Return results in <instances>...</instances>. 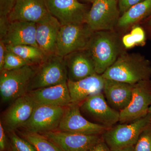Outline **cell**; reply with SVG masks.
<instances>
[{
  "instance_id": "obj_1",
  "label": "cell",
  "mask_w": 151,
  "mask_h": 151,
  "mask_svg": "<svg viewBox=\"0 0 151 151\" xmlns=\"http://www.w3.org/2000/svg\"><path fill=\"white\" fill-rule=\"evenodd\" d=\"M102 76L106 79L134 85L150 79L151 63L140 55H122Z\"/></svg>"
},
{
  "instance_id": "obj_2",
  "label": "cell",
  "mask_w": 151,
  "mask_h": 151,
  "mask_svg": "<svg viewBox=\"0 0 151 151\" xmlns=\"http://www.w3.org/2000/svg\"><path fill=\"white\" fill-rule=\"evenodd\" d=\"M116 37L106 31L94 32L85 50L97 74L102 75L116 61L119 54Z\"/></svg>"
},
{
  "instance_id": "obj_3",
  "label": "cell",
  "mask_w": 151,
  "mask_h": 151,
  "mask_svg": "<svg viewBox=\"0 0 151 151\" xmlns=\"http://www.w3.org/2000/svg\"><path fill=\"white\" fill-rule=\"evenodd\" d=\"M37 66L26 65L18 69L1 71L0 94L3 103L13 102L27 94Z\"/></svg>"
},
{
  "instance_id": "obj_4",
  "label": "cell",
  "mask_w": 151,
  "mask_h": 151,
  "mask_svg": "<svg viewBox=\"0 0 151 151\" xmlns=\"http://www.w3.org/2000/svg\"><path fill=\"white\" fill-rule=\"evenodd\" d=\"M151 123V115L131 122L108 129L102 134L103 141L111 151H117L134 146L146 127Z\"/></svg>"
},
{
  "instance_id": "obj_5",
  "label": "cell",
  "mask_w": 151,
  "mask_h": 151,
  "mask_svg": "<svg viewBox=\"0 0 151 151\" xmlns=\"http://www.w3.org/2000/svg\"><path fill=\"white\" fill-rule=\"evenodd\" d=\"M68 80L67 68L64 57L56 54L50 55L37 67L30 83L28 92L67 83Z\"/></svg>"
},
{
  "instance_id": "obj_6",
  "label": "cell",
  "mask_w": 151,
  "mask_h": 151,
  "mask_svg": "<svg viewBox=\"0 0 151 151\" xmlns=\"http://www.w3.org/2000/svg\"><path fill=\"white\" fill-rule=\"evenodd\" d=\"M93 32L86 23L61 25L55 54L64 57L72 52L85 50Z\"/></svg>"
},
{
  "instance_id": "obj_7",
  "label": "cell",
  "mask_w": 151,
  "mask_h": 151,
  "mask_svg": "<svg viewBox=\"0 0 151 151\" xmlns=\"http://www.w3.org/2000/svg\"><path fill=\"white\" fill-rule=\"evenodd\" d=\"M65 107L36 105L32 114L22 128L25 132L43 134L58 130Z\"/></svg>"
},
{
  "instance_id": "obj_8",
  "label": "cell",
  "mask_w": 151,
  "mask_h": 151,
  "mask_svg": "<svg viewBox=\"0 0 151 151\" xmlns=\"http://www.w3.org/2000/svg\"><path fill=\"white\" fill-rule=\"evenodd\" d=\"M120 13L117 0H95L86 23L94 32L111 30L118 24Z\"/></svg>"
},
{
  "instance_id": "obj_9",
  "label": "cell",
  "mask_w": 151,
  "mask_h": 151,
  "mask_svg": "<svg viewBox=\"0 0 151 151\" xmlns=\"http://www.w3.org/2000/svg\"><path fill=\"white\" fill-rule=\"evenodd\" d=\"M151 106V80H144L134 85L132 100L120 112L119 122L127 124L145 117Z\"/></svg>"
},
{
  "instance_id": "obj_10",
  "label": "cell",
  "mask_w": 151,
  "mask_h": 151,
  "mask_svg": "<svg viewBox=\"0 0 151 151\" xmlns=\"http://www.w3.org/2000/svg\"><path fill=\"white\" fill-rule=\"evenodd\" d=\"M81 111L95 122L109 129L119 122L120 112L106 101L103 92L89 96L80 104Z\"/></svg>"
},
{
  "instance_id": "obj_11",
  "label": "cell",
  "mask_w": 151,
  "mask_h": 151,
  "mask_svg": "<svg viewBox=\"0 0 151 151\" xmlns=\"http://www.w3.org/2000/svg\"><path fill=\"white\" fill-rule=\"evenodd\" d=\"M47 9L61 25L86 23L89 9L79 0H45Z\"/></svg>"
},
{
  "instance_id": "obj_12",
  "label": "cell",
  "mask_w": 151,
  "mask_h": 151,
  "mask_svg": "<svg viewBox=\"0 0 151 151\" xmlns=\"http://www.w3.org/2000/svg\"><path fill=\"white\" fill-rule=\"evenodd\" d=\"M107 129L84 118L81 114L80 105L73 103L65 107L58 129L61 132L86 135H102Z\"/></svg>"
},
{
  "instance_id": "obj_13",
  "label": "cell",
  "mask_w": 151,
  "mask_h": 151,
  "mask_svg": "<svg viewBox=\"0 0 151 151\" xmlns=\"http://www.w3.org/2000/svg\"><path fill=\"white\" fill-rule=\"evenodd\" d=\"M61 151H89L103 139L102 135H86L55 130L41 134Z\"/></svg>"
},
{
  "instance_id": "obj_14",
  "label": "cell",
  "mask_w": 151,
  "mask_h": 151,
  "mask_svg": "<svg viewBox=\"0 0 151 151\" xmlns=\"http://www.w3.org/2000/svg\"><path fill=\"white\" fill-rule=\"evenodd\" d=\"M50 14L45 0H16L7 17L9 22H39Z\"/></svg>"
},
{
  "instance_id": "obj_15",
  "label": "cell",
  "mask_w": 151,
  "mask_h": 151,
  "mask_svg": "<svg viewBox=\"0 0 151 151\" xmlns=\"http://www.w3.org/2000/svg\"><path fill=\"white\" fill-rule=\"evenodd\" d=\"M36 106L27 94L17 98L8 108L3 117V125L11 132L21 128L29 119Z\"/></svg>"
},
{
  "instance_id": "obj_16",
  "label": "cell",
  "mask_w": 151,
  "mask_h": 151,
  "mask_svg": "<svg viewBox=\"0 0 151 151\" xmlns=\"http://www.w3.org/2000/svg\"><path fill=\"white\" fill-rule=\"evenodd\" d=\"M36 25V39L39 47L47 56L55 54L60 23L50 14Z\"/></svg>"
},
{
  "instance_id": "obj_17",
  "label": "cell",
  "mask_w": 151,
  "mask_h": 151,
  "mask_svg": "<svg viewBox=\"0 0 151 151\" xmlns=\"http://www.w3.org/2000/svg\"><path fill=\"white\" fill-rule=\"evenodd\" d=\"M27 94L36 105L66 107L72 104L67 83L35 89Z\"/></svg>"
},
{
  "instance_id": "obj_18",
  "label": "cell",
  "mask_w": 151,
  "mask_h": 151,
  "mask_svg": "<svg viewBox=\"0 0 151 151\" xmlns=\"http://www.w3.org/2000/svg\"><path fill=\"white\" fill-rule=\"evenodd\" d=\"M36 23L24 21H9L2 39L6 45H30L39 47L36 39Z\"/></svg>"
},
{
  "instance_id": "obj_19",
  "label": "cell",
  "mask_w": 151,
  "mask_h": 151,
  "mask_svg": "<svg viewBox=\"0 0 151 151\" xmlns=\"http://www.w3.org/2000/svg\"><path fill=\"white\" fill-rule=\"evenodd\" d=\"M104 82L105 78L97 73L79 81L68 80L71 103L80 105L89 96L103 92Z\"/></svg>"
},
{
  "instance_id": "obj_20",
  "label": "cell",
  "mask_w": 151,
  "mask_h": 151,
  "mask_svg": "<svg viewBox=\"0 0 151 151\" xmlns=\"http://www.w3.org/2000/svg\"><path fill=\"white\" fill-rule=\"evenodd\" d=\"M133 89L134 85L105 78L103 92L108 104L120 112L131 102Z\"/></svg>"
},
{
  "instance_id": "obj_21",
  "label": "cell",
  "mask_w": 151,
  "mask_h": 151,
  "mask_svg": "<svg viewBox=\"0 0 151 151\" xmlns=\"http://www.w3.org/2000/svg\"><path fill=\"white\" fill-rule=\"evenodd\" d=\"M68 79L77 81L96 74L94 64L86 50L72 52L64 57Z\"/></svg>"
},
{
  "instance_id": "obj_22",
  "label": "cell",
  "mask_w": 151,
  "mask_h": 151,
  "mask_svg": "<svg viewBox=\"0 0 151 151\" xmlns=\"http://www.w3.org/2000/svg\"><path fill=\"white\" fill-rule=\"evenodd\" d=\"M151 14V0H144L133 6L119 18L117 25L125 28L141 21Z\"/></svg>"
},
{
  "instance_id": "obj_23",
  "label": "cell",
  "mask_w": 151,
  "mask_h": 151,
  "mask_svg": "<svg viewBox=\"0 0 151 151\" xmlns=\"http://www.w3.org/2000/svg\"><path fill=\"white\" fill-rule=\"evenodd\" d=\"M8 50L17 55L30 65L37 66L43 63L47 56L39 47L30 45H6Z\"/></svg>"
},
{
  "instance_id": "obj_24",
  "label": "cell",
  "mask_w": 151,
  "mask_h": 151,
  "mask_svg": "<svg viewBox=\"0 0 151 151\" xmlns=\"http://www.w3.org/2000/svg\"><path fill=\"white\" fill-rule=\"evenodd\" d=\"M21 134L35 147L37 151H61L54 143L41 134L24 132Z\"/></svg>"
},
{
  "instance_id": "obj_25",
  "label": "cell",
  "mask_w": 151,
  "mask_h": 151,
  "mask_svg": "<svg viewBox=\"0 0 151 151\" xmlns=\"http://www.w3.org/2000/svg\"><path fill=\"white\" fill-rule=\"evenodd\" d=\"M145 32L139 26L133 27L130 33L126 35L122 38V42L125 48H133L135 46H143L146 43Z\"/></svg>"
},
{
  "instance_id": "obj_26",
  "label": "cell",
  "mask_w": 151,
  "mask_h": 151,
  "mask_svg": "<svg viewBox=\"0 0 151 151\" xmlns=\"http://www.w3.org/2000/svg\"><path fill=\"white\" fill-rule=\"evenodd\" d=\"M9 138L12 151H37L29 142L19 137L14 132H9Z\"/></svg>"
},
{
  "instance_id": "obj_27",
  "label": "cell",
  "mask_w": 151,
  "mask_h": 151,
  "mask_svg": "<svg viewBox=\"0 0 151 151\" xmlns=\"http://www.w3.org/2000/svg\"><path fill=\"white\" fill-rule=\"evenodd\" d=\"M26 65H29L20 57L7 50L3 70L18 69Z\"/></svg>"
},
{
  "instance_id": "obj_28",
  "label": "cell",
  "mask_w": 151,
  "mask_h": 151,
  "mask_svg": "<svg viewBox=\"0 0 151 151\" xmlns=\"http://www.w3.org/2000/svg\"><path fill=\"white\" fill-rule=\"evenodd\" d=\"M134 149L135 151H151V123L141 133Z\"/></svg>"
},
{
  "instance_id": "obj_29",
  "label": "cell",
  "mask_w": 151,
  "mask_h": 151,
  "mask_svg": "<svg viewBox=\"0 0 151 151\" xmlns=\"http://www.w3.org/2000/svg\"><path fill=\"white\" fill-rule=\"evenodd\" d=\"M16 0H0V17H8Z\"/></svg>"
},
{
  "instance_id": "obj_30",
  "label": "cell",
  "mask_w": 151,
  "mask_h": 151,
  "mask_svg": "<svg viewBox=\"0 0 151 151\" xmlns=\"http://www.w3.org/2000/svg\"><path fill=\"white\" fill-rule=\"evenodd\" d=\"M144 0H117L120 14H123L133 6Z\"/></svg>"
},
{
  "instance_id": "obj_31",
  "label": "cell",
  "mask_w": 151,
  "mask_h": 151,
  "mask_svg": "<svg viewBox=\"0 0 151 151\" xmlns=\"http://www.w3.org/2000/svg\"><path fill=\"white\" fill-rule=\"evenodd\" d=\"M7 51L6 45L2 40H0V71L3 70Z\"/></svg>"
},
{
  "instance_id": "obj_32",
  "label": "cell",
  "mask_w": 151,
  "mask_h": 151,
  "mask_svg": "<svg viewBox=\"0 0 151 151\" xmlns=\"http://www.w3.org/2000/svg\"><path fill=\"white\" fill-rule=\"evenodd\" d=\"M6 146L7 138L4 126L1 121L0 122V150H5L6 147Z\"/></svg>"
},
{
  "instance_id": "obj_33",
  "label": "cell",
  "mask_w": 151,
  "mask_h": 151,
  "mask_svg": "<svg viewBox=\"0 0 151 151\" xmlns=\"http://www.w3.org/2000/svg\"><path fill=\"white\" fill-rule=\"evenodd\" d=\"M89 151H111L105 142L102 140Z\"/></svg>"
},
{
  "instance_id": "obj_34",
  "label": "cell",
  "mask_w": 151,
  "mask_h": 151,
  "mask_svg": "<svg viewBox=\"0 0 151 151\" xmlns=\"http://www.w3.org/2000/svg\"><path fill=\"white\" fill-rule=\"evenodd\" d=\"M117 151H135L134 146H130Z\"/></svg>"
},
{
  "instance_id": "obj_35",
  "label": "cell",
  "mask_w": 151,
  "mask_h": 151,
  "mask_svg": "<svg viewBox=\"0 0 151 151\" xmlns=\"http://www.w3.org/2000/svg\"><path fill=\"white\" fill-rule=\"evenodd\" d=\"M147 27L151 34V17L147 23Z\"/></svg>"
},
{
  "instance_id": "obj_36",
  "label": "cell",
  "mask_w": 151,
  "mask_h": 151,
  "mask_svg": "<svg viewBox=\"0 0 151 151\" xmlns=\"http://www.w3.org/2000/svg\"><path fill=\"white\" fill-rule=\"evenodd\" d=\"M80 1H84L85 2H89L93 3L95 0H80Z\"/></svg>"
},
{
  "instance_id": "obj_37",
  "label": "cell",
  "mask_w": 151,
  "mask_h": 151,
  "mask_svg": "<svg viewBox=\"0 0 151 151\" xmlns=\"http://www.w3.org/2000/svg\"><path fill=\"white\" fill-rule=\"evenodd\" d=\"M149 113H150V114L151 115V106L150 108V109H149Z\"/></svg>"
}]
</instances>
